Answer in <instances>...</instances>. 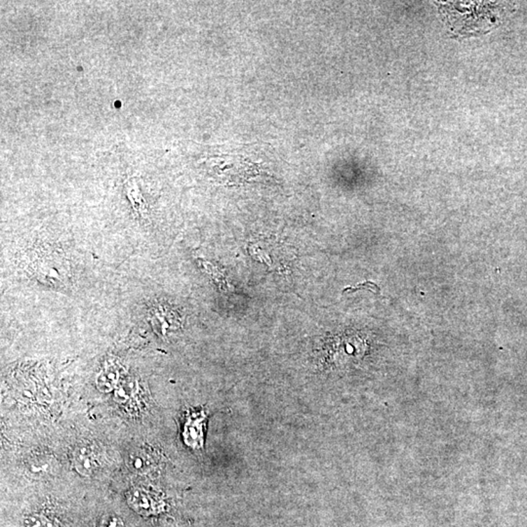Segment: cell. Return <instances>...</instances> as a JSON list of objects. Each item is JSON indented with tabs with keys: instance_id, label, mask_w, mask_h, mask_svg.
<instances>
[{
	"instance_id": "cell-1",
	"label": "cell",
	"mask_w": 527,
	"mask_h": 527,
	"mask_svg": "<svg viewBox=\"0 0 527 527\" xmlns=\"http://www.w3.org/2000/svg\"><path fill=\"white\" fill-rule=\"evenodd\" d=\"M127 503L136 513L145 517L161 513L164 506L159 495L142 487H134L128 491Z\"/></svg>"
},
{
	"instance_id": "cell-4",
	"label": "cell",
	"mask_w": 527,
	"mask_h": 527,
	"mask_svg": "<svg viewBox=\"0 0 527 527\" xmlns=\"http://www.w3.org/2000/svg\"><path fill=\"white\" fill-rule=\"evenodd\" d=\"M118 379H120V373H118L117 369L113 368H108L98 378V388L103 393H110V391H112L117 387Z\"/></svg>"
},
{
	"instance_id": "cell-7",
	"label": "cell",
	"mask_w": 527,
	"mask_h": 527,
	"mask_svg": "<svg viewBox=\"0 0 527 527\" xmlns=\"http://www.w3.org/2000/svg\"><path fill=\"white\" fill-rule=\"evenodd\" d=\"M99 527H127L120 517L115 514H105L101 519Z\"/></svg>"
},
{
	"instance_id": "cell-2",
	"label": "cell",
	"mask_w": 527,
	"mask_h": 527,
	"mask_svg": "<svg viewBox=\"0 0 527 527\" xmlns=\"http://www.w3.org/2000/svg\"><path fill=\"white\" fill-rule=\"evenodd\" d=\"M154 464V452L146 447L136 448L128 457V467L137 474H146L152 471Z\"/></svg>"
},
{
	"instance_id": "cell-5",
	"label": "cell",
	"mask_w": 527,
	"mask_h": 527,
	"mask_svg": "<svg viewBox=\"0 0 527 527\" xmlns=\"http://www.w3.org/2000/svg\"><path fill=\"white\" fill-rule=\"evenodd\" d=\"M185 437L186 442L192 443L193 447H198L203 438V420L196 419V422H189L185 427Z\"/></svg>"
},
{
	"instance_id": "cell-6",
	"label": "cell",
	"mask_w": 527,
	"mask_h": 527,
	"mask_svg": "<svg viewBox=\"0 0 527 527\" xmlns=\"http://www.w3.org/2000/svg\"><path fill=\"white\" fill-rule=\"evenodd\" d=\"M24 527H57L55 524L43 514H34L26 517Z\"/></svg>"
},
{
	"instance_id": "cell-3",
	"label": "cell",
	"mask_w": 527,
	"mask_h": 527,
	"mask_svg": "<svg viewBox=\"0 0 527 527\" xmlns=\"http://www.w3.org/2000/svg\"><path fill=\"white\" fill-rule=\"evenodd\" d=\"M73 464L75 471L82 477H90L97 469L94 453L87 447L76 448L73 452Z\"/></svg>"
}]
</instances>
